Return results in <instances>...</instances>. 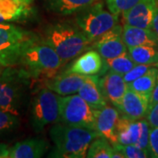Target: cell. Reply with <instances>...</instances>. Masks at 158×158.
Masks as SVG:
<instances>
[{
  "mask_svg": "<svg viewBox=\"0 0 158 158\" xmlns=\"http://www.w3.org/2000/svg\"><path fill=\"white\" fill-rule=\"evenodd\" d=\"M141 0H106L108 10L113 14L119 15L130 10Z\"/></svg>",
  "mask_w": 158,
  "mask_h": 158,
  "instance_id": "4316f807",
  "label": "cell"
},
{
  "mask_svg": "<svg viewBox=\"0 0 158 158\" xmlns=\"http://www.w3.org/2000/svg\"><path fill=\"white\" fill-rule=\"evenodd\" d=\"M104 62L110 70L123 76L130 71L136 65L135 62L133 61V59L130 56L128 52L112 59L104 60Z\"/></svg>",
  "mask_w": 158,
  "mask_h": 158,
  "instance_id": "d4e9b609",
  "label": "cell"
},
{
  "mask_svg": "<svg viewBox=\"0 0 158 158\" xmlns=\"http://www.w3.org/2000/svg\"><path fill=\"white\" fill-rule=\"evenodd\" d=\"M60 96L48 87L35 94L31 102L30 122L35 132H40L48 125L60 118Z\"/></svg>",
  "mask_w": 158,
  "mask_h": 158,
  "instance_id": "52a82bcc",
  "label": "cell"
},
{
  "mask_svg": "<svg viewBox=\"0 0 158 158\" xmlns=\"http://www.w3.org/2000/svg\"><path fill=\"white\" fill-rule=\"evenodd\" d=\"M49 148V144L42 138H28L13 145L0 144V158H39Z\"/></svg>",
  "mask_w": 158,
  "mask_h": 158,
  "instance_id": "30bf717a",
  "label": "cell"
},
{
  "mask_svg": "<svg viewBox=\"0 0 158 158\" xmlns=\"http://www.w3.org/2000/svg\"><path fill=\"white\" fill-rule=\"evenodd\" d=\"M157 73V69L152 67L147 73L140 77L139 78L135 79L134 82L128 85V88L141 94L150 96L156 85Z\"/></svg>",
  "mask_w": 158,
  "mask_h": 158,
  "instance_id": "603a6c76",
  "label": "cell"
},
{
  "mask_svg": "<svg viewBox=\"0 0 158 158\" xmlns=\"http://www.w3.org/2000/svg\"><path fill=\"white\" fill-rule=\"evenodd\" d=\"M76 23L85 35L95 41L118 24V15L104 9L101 2L88 6L77 12Z\"/></svg>",
  "mask_w": 158,
  "mask_h": 158,
  "instance_id": "5b68a950",
  "label": "cell"
},
{
  "mask_svg": "<svg viewBox=\"0 0 158 158\" xmlns=\"http://www.w3.org/2000/svg\"><path fill=\"white\" fill-rule=\"evenodd\" d=\"M18 125L19 118L17 115L0 109V135L16 128Z\"/></svg>",
  "mask_w": 158,
  "mask_h": 158,
  "instance_id": "83f0119b",
  "label": "cell"
},
{
  "mask_svg": "<svg viewBox=\"0 0 158 158\" xmlns=\"http://www.w3.org/2000/svg\"><path fill=\"white\" fill-rule=\"evenodd\" d=\"M157 6H158V3H157Z\"/></svg>",
  "mask_w": 158,
  "mask_h": 158,
  "instance_id": "d590c367",
  "label": "cell"
},
{
  "mask_svg": "<svg viewBox=\"0 0 158 158\" xmlns=\"http://www.w3.org/2000/svg\"><path fill=\"white\" fill-rule=\"evenodd\" d=\"M99 78L97 76H90L78 90V95L95 110L106 106V98L103 95L98 85Z\"/></svg>",
  "mask_w": 158,
  "mask_h": 158,
  "instance_id": "d6986e66",
  "label": "cell"
},
{
  "mask_svg": "<svg viewBox=\"0 0 158 158\" xmlns=\"http://www.w3.org/2000/svg\"><path fill=\"white\" fill-rule=\"evenodd\" d=\"M119 120V112L116 107L105 106L95 110V130L98 135L106 138L112 144L118 143L117 130Z\"/></svg>",
  "mask_w": 158,
  "mask_h": 158,
  "instance_id": "4fadbf2b",
  "label": "cell"
},
{
  "mask_svg": "<svg viewBox=\"0 0 158 158\" xmlns=\"http://www.w3.org/2000/svg\"><path fill=\"white\" fill-rule=\"evenodd\" d=\"M30 14L29 6L15 0H0V23H9L27 18Z\"/></svg>",
  "mask_w": 158,
  "mask_h": 158,
  "instance_id": "44dd1931",
  "label": "cell"
},
{
  "mask_svg": "<svg viewBox=\"0 0 158 158\" xmlns=\"http://www.w3.org/2000/svg\"><path fill=\"white\" fill-rule=\"evenodd\" d=\"M42 40L54 48L63 63L77 56L93 42L79 27L64 22L49 26Z\"/></svg>",
  "mask_w": 158,
  "mask_h": 158,
  "instance_id": "7a4b0ae2",
  "label": "cell"
},
{
  "mask_svg": "<svg viewBox=\"0 0 158 158\" xmlns=\"http://www.w3.org/2000/svg\"><path fill=\"white\" fill-rule=\"evenodd\" d=\"M63 64L54 48L38 39L24 52L18 66L29 77L49 79L56 76Z\"/></svg>",
  "mask_w": 158,
  "mask_h": 158,
  "instance_id": "3957f363",
  "label": "cell"
},
{
  "mask_svg": "<svg viewBox=\"0 0 158 158\" xmlns=\"http://www.w3.org/2000/svg\"><path fill=\"white\" fill-rule=\"evenodd\" d=\"M156 10V0H141L130 10L122 13L124 25L141 28H152Z\"/></svg>",
  "mask_w": 158,
  "mask_h": 158,
  "instance_id": "7c38bea8",
  "label": "cell"
},
{
  "mask_svg": "<svg viewBox=\"0 0 158 158\" xmlns=\"http://www.w3.org/2000/svg\"><path fill=\"white\" fill-rule=\"evenodd\" d=\"M99 0H46L47 7L60 15L77 13Z\"/></svg>",
  "mask_w": 158,
  "mask_h": 158,
  "instance_id": "ffe728a7",
  "label": "cell"
},
{
  "mask_svg": "<svg viewBox=\"0 0 158 158\" xmlns=\"http://www.w3.org/2000/svg\"><path fill=\"white\" fill-rule=\"evenodd\" d=\"M152 29L156 32V34H157L158 36V6L157 10L156 11V14H155V17H154V20H153Z\"/></svg>",
  "mask_w": 158,
  "mask_h": 158,
  "instance_id": "d6a6232c",
  "label": "cell"
},
{
  "mask_svg": "<svg viewBox=\"0 0 158 158\" xmlns=\"http://www.w3.org/2000/svg\"><path fill=\"white\" fill-rule=\"evenodd\" d=\"M122 38L127 48L138 46L158 47V36L152 28H141L124 25Z\"/></svg>",
  "mask_w": 158,
  "mask_h": 158,
  "instance_id": "e0dca14e",
  "label": "cell"
},
{
  "mask_svg": "<svg viewBox=\"0 0 158 158\" xmlns=\"http://www.w3.org/2000/svg\"><path fill=\"white\" fill-rule=\"evenodd\" d=\"M38 39V35L9 23H0V65L18 66L24 52Z\"/></svg>",
  "mask_w": 158,
  "mask_h": 158,
  "instance_id": "277c9868",
  "label": "cell"
},
{
  "mask_svg": "<svg viewBox=\"0 0 158 158\" xmlns=\"http://www.w3.org/2000/svg\"><path fill=\"white\" fill-rule=\"evenodd\" d=\"M156 103H158V73L157 77H156V85L155 88L153 90L152 93L150 95V99H149V108H151L153 106H155ZM148 108V109H149Z\"/></svg>",
  "mask_w": 158,
  "mask_h": 158,
  "instance_id": "1f68e13d",
  "label": "cell"
},
{
  "mask_svg": "<svg viewBox=\"0 0 158 158\" xmlns=\"http://www.w3.org/2000/svg\"><path fill=\"white\" fill-rule=\"evenodd\" d=\"M89 77L90 76L87 75L65 72L47 79L45 85L60 96H68L78 92L81 86Z\"/></svg>",
  "mask_w": 158,
  "mask_h": 158,
  "instance_id": "2e32d148",
  "label": "cell"
},
{
  "mask_svg": "<svg viewBox=\"0 0 158 158\" xmlns=\"http://www.w3.org/2000/svg\"><path fill=\"white\" fill-rule=\"evenodd\" d=\"M128 53L136 64H157L158 47L138 46L128 48Z\"/></svg>",
  "mask_w": 158,
  "mask_h": 158,
  "instance_id": "7402d4cb",
  "label": "cell"
},
{
  "mask_svg": "<svg viewBox=\"0 0 158 158\" xmlns=\"http://www.w3.org/2000/svg\"><path fill=\"white\" fill-rule=\"evenodd\" d=\"M114 148L111 142L102 137L98 136L90 143L87 156L88 158H113Z\"/></svg>",
  "mask_w": 158,
  "mask_h": 158,
  "instance_id": "cb8c5ba5",
  "label": "cell"
},
{
  "mask_svg": "<svg viewBox=\"0 0 158 158\" xmlns=\"http://www.w3.org/2000/svg\"><path fill=\"white\" fill-rule=\"evenodd\" d=\"M17 1L19 3H21V4H24V5H27V6H30L34 0H15Z\"/></svg>",
  "mask_w": 158,
  "mask_h": 158,
  "instance_id": "836d02e7",
  "label": "cell"
},
{
  "mask_svg": "<svg viewBox=\"0 0 158 158\" xmlns=\"http://www.w3.org/2000/svg\"><path fill=\"white\" fill-rule=\"evenodd\" d=\"M122 33L123 27L118 24L97 40L94 47L104 60L112 59L128 52L122 38Z\"/></svg>",
  "mask_w": 158,
  "mask_h": 158,
  "instance_id": "8fae6325",
  "label": "cell"
},
{
  "mask_svg": "<svg viewBox=\"0 0 158 158\" xmlns=\"http://www.w3.org/2000/svg\"><path fill=\"white\" fill-rule=\"evenodd\" d=\"M1 67H3V66H1V65H0V73L2 72V69H1Z\"/></svg>",
  "mask_w": 158,
  "mask_h": 158,
  "instance_id": "e575fe53",
  "label": "cell"
},
{
  "mask_svg": "<svg viewBox=\"0 0 158 158\" xmlns=\"http://www.w3.org/2000/svg\"><path fill=\"white\" fill-rule=\"evenodd\" d=\"M113 148L123 155L124 158H147L151 157L150 152L136 145H123L120 143L113 144Z\"/></svg>",
  "mask_w": 158,
  "mask_h": 158,
  "instance_id": "484cf974",
  "label": "cell"
},
{
  "mask_svg": "<svg viewBox=\"0 0 158 158\" xmlns=\"http://www.w3.org/2000/svg\"><path fill=\"white\" fill-rule=\"evenodd\" d=\"M54 150L51 157L85 158L92 141L98 134L96 130L62 124L54 125L49 130Z\"/></svg>",
  "mask_w": 158,
  "mask_h": 158,
  "instance_id": "6da1fadb",
  "label": "cell"
},
{
  "mask_svg": "<svg viewBox=\"0 0 158 158\" xmlns=\"http://www.w3.org/2000/svg\"><path fill=\"white\" fill-rule=\"evenodd\" d=\"M150 126L145 118L131 119L122 116L119 118L117 130L118 143L136 145L149 151Z\"/></svg>",
  "mask_w": 158,
  "mask_h": 158,
  "instance_id": "9c48e42d",
  "label": "cell"
},
{
  "mask_svg": "<svg viewBox=\"0 0 158 158\" xmlns=\"http://www.w3.org/2000/svg\"><path fill=\"white\" fill-rule=\"evenodd\" d=\"M149 99L150 96L141 94L128 88L122 98L118 111L123 116L131 119H141L147 115Z\"/></svg>",
  "mask_w": 158,
  "mask_h": 158,
  "instance_id": "9a60e30c",
  "label": "cell"
},
{
  "mask_svg": "<svg viewBox=\"0 0 158 158\" xmlns=\"http://www.w3.org/2000/svg\"><path fill=\"white\" fill-rule=\"evenodd\" d=\"M157 64H136L130 71H128L127 73H126L123 76L126 83L127 85H130L135 79L139 78L140 77L147 73L154 65H157Z\"/></svg>",
  "mask_w": 158,
  "mask_h": 158,
  "instance_id": "f1b7e54d",
  "label": "cell"
},
{
  "mask_svg": "<svg viewBox=\"0 0 158 158\" xmlns=\"http://www.w3.org/2000/svg\"><path fill=\"white\" fill-rule=\"evenodd\" d=\"M103 60L104 59L98 51H88L77 58L66 72L78 73L87 76L96 75L102 69L104 64Z\"/></svg>",
  "mask_w": 158,
  "mask_h": 158,
  "instance_id": "ac0fdd59",
  "label": "cell"
},
{
  "mask_svg": "<svg viewBox=\"0 0 158 158\" xmlns=\"http://www.w3.org/2000/svg\"><path fill=\"white\" fill-rule=\"evenodd\" d=\"M29 77L20 69L6 67L0 73V109L14 115L19 114L24 87Z\"/></svg>",
  "mask_w": 158,
  "mask_h": 158,
  "instance_id": "8992f818",
  "label": "cell"
},
{
  "mask_svg": "<svg viewBox=\"0 0 158 158\" xmlns=\"http://www.w3.org/2000/svg\"><path fill=\"white\" fill-rule=\"evenodd\" d=\"M149 152L151 157L158 158V127H150Z\"/></svg>",
  "mask_w": 158,
  "mask_h": 158,
  "instance_id": "f546056e",
  "label": "cell"
},
{
  "mask_svg": "<svg viewBox=\"0 0 158 158\" xmlns=\"http://www.w3.org/2000/svg\"><path fill=\"white\" fill-rule=\"evenodd\" d=\"M60 118L66 125L95 130V109L78 94L60 96Z\"/></svg>",
  "mask_w": 158,
  "mask_h": 158,
  "instance_id": "ba28073f",
  "label": "cell"
},
{
  "mask_svg": "<svg viewBox=\"0 0 158 158\" xmlns=\"http://www.w3.org/2000/svg\"><path fill=\"white\" fill-rule=\"evenodd\" d=\"M145 118L148 120L150 127H158V103L148 109Z\"/></svg>",
  "mask_w": 158,
  "mask_h": 158,
  "instance_id": "4dcf8cb0",
  "label": "cell"
},
{
  "mask_svg": "<svg viewBox=\"0 0 158 158\" xmlns=\"http://www.w3.org/2000/svg\"><path fill=\"white\" fill-rule=\"evenodd\" d=\"M98 85L105 98L118 109L122 98L128 89L123 75L109 70L99 78Z\"/></svg>",
  "mask_w": 158,
  "mask_h": 158,
  "instance_id": "5bb4252c",
  "label": "cell"
}]
</instances>
